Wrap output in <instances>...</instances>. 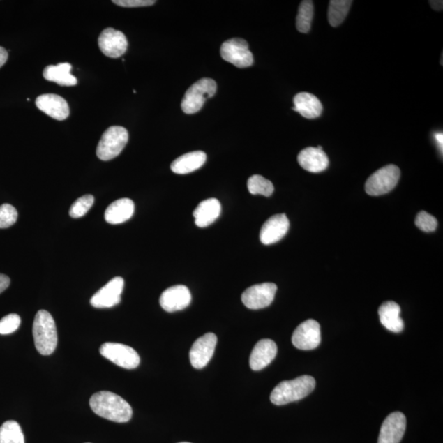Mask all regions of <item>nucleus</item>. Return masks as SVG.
<instances>
[{"label":"nucleus","mask_w":443,"mask_h":443,"mask_svg":"<svg viewBox=\"0 0 443 443\" xmlns=\"http://www.w3.org/2000/svg\"><path fill=\"white\" fill-rule=\"evenodd\" d=\"M91 408L102 418L116 423H127L133 417V409L128 402L111 391H99L90 399Z\"/></svg>","instance_id":"obj_1"},{"label":"nucleus","mask_w":443,"mask_h":443,"mask_svg":"<svg viewBox=\"0 0 443 443\" xmlns=\"http://www.w3.org/2000/svg\"><path fill=\"white\" fill-rule=\"evenodd\" d=\"M315 380L313 377L303 375L297 379L280 382L273 390L270 400L273 404L283 405L305 398L314 391Z\"/></svg>","instance_id":"obj_2"},{"label":"nucleus","mask_w":443,"mask_h":443,"mask_svg":"<svg viewBox=\"0 0 443 443\" xmlns=\"http://www.w3.org/2000/svg\"><path fill=\"white\" fill-rule=\"evenodd\" d=\"M35 346L43 356L52 354L58 344L57 329L54 320L48 311L41 310L36 315L33 329Z\"/></svg>","instance_id":"obj_3"},{"label":"nucleus","mask_w":443,"mask_h":443,"mask_svg":"<svg viewBox=\"0 0 443 443\" xmlns=\"http://www.w3.org/2000/svg\"><path fill=\"white\" fill-rule=\"evenodd\" d=\"M217 84L211 78H202L195 82L181 100V110L186 114L197 113L209 98L216 95Z\"/></svg>","instance_id":"obj_4"},{"label":"nucleus","mask_w":443,"mask_h":443,"mask_svg":"<svg viewBox=\"0 0 443 443\" xmlns=\"http://www.w3.org/2000/svg\"><path fill=\"white\" fill-rule=\"evenodd\" d=\"M129 135L128 130L113 126L105 130L98 144L96 155L100 160L109 161L119 156L128 144Z\"/></svg>","instance_id":"obj_5"},{"label":"nucleus","mask_w":443,"mask_h":443,"mask_svg":"<svg viewBox=\"0 0 443 443\" xmlns=\"http://www.w3.org/2000/svg\"><path fill=\"white\" fill-rule=\"evenodd\" d=\"M400 177V171L398 166L390 165L381 167L366 181V193L373 197L389 193L398 183Z\"/></svg>","instance_id":"obj_6"},{"label":"nucleus","mask_w":443,"mask_h":443,"mask_svg":"<svg viewBox=\"0 0 443 443\" xmlns=\"http://www.w3.org/2000/svg\"><path fill=\"white\" fill-rule=\"evenodd\" d=\"M100 352L107 360L127 370L137 368L141 362L138 353L124 344L106 343L100 347Z\"/></svg>","instance_id":"obj_7"},{"label":"nucleus","mask_w":443,"mask_h":443,"mask_svg":"<svg viewBox=\"0 0 443 443\" xmlns=\"http://www.w3.org/2000/svg\"><path fill=\"white\" fill-rule=\"evenodd\" d=\"M220 54L225 61L236 68H249L254 63L253 54L249 50L248 43L243 39L232 38L225 41L221 46Z\"/></svg>","instance_id":"obj_8"},{"label":"nucleus","mask_w":443,"mask_h":443,"mask_svg":"<svg viewBox=\"0 0 443 443\" xmlns=\"http://www.w3.org/2000/svg\"><path fill=\"white\" fill-rule=\"evenodd\" d=\"M277 290L276 284L272 283L257 284L242 293L241 301L248 309H264L272 304Z\"/></svg>","instance_id":"obj_9"},{"label":"nucleus","mask_w":443,"mask_h":443,"mask_svg":"<svg viewBox=\"0 0 443 443\" xmlns=\"http://www.w3.org/2000/svg\"><path fill=\"white\" fill-rule=\"evenodd\" d=\"M292 340L294 346L304 351L318 347L321 343L320 324L314 320L303 322L294 331Z\"/></svg>","instance_id":"obj_10"},{"label":"nucleus","mask_w":443,"mask_h":443,"mask_svg":"<svg viewBox=\"0 0 443 443\" xmlns=\"http://www.w3.org/2000/svg\"><path fill=\"white\" fill-rule=\"evenodd\" d=\"M98 43L101 52L107 57L113 59L123 56L128 47L127 37L123 32L111 27L101 32Z\"/></svg>","instance_id":"obj_11"},{"label":"nucleus","mask_w":443,"mask_h":443,"mask_svg":"<svg viewBox=\"0 0 443 443\" xmlns=\"http://www.w3.org/2000/svg\"><path fill=\"white\" fill-rule=\"evenodd\" d=\"M217 342V336L212 333H208L198 338L190 351L191 366L197 370L207 366L213 356Z\"/></svg>","instance_id":"obj_12"},{"label":"nucleus","mask_w":443,"mask_h":443,"mask_svg":"<svg viewBox=\"0 0 443 443\" xmlns=\"http://www.w3.org/2000/svg\"><path fill=\"white\" fill-rule=\"evenodd\" d=\"M123 287V278L121 277L114 278L91 297V305L98 308V309L111 308L119 305Z\"/></svg>","instance_id":"obj_13"},{"label":"nucleus","mask_w":443,"mask_h":443,"mask_svg":"<svg viewBox=\"0 0 443 443\" xmlns=\"http://www.w3.org/2000/svg\"><path fill=\"white\" fill-rule=\"evenodd\" d=\"M290 223L286 214L280 213L269 218L261 227L260 239L264 245H272L286 236Z\"/></svg>","instance_id":"obj_14"},{"label":"nucleus","mask_w":443,"mask_h":443,"mask_svg":"<svg viewBox=\"0 0 443 443\" xmlns=\"http://www.w3.org/2000/svg\"><path fill=\"white\" fill-rule=\"evenodd\" d=\"M407 428V418L402 412H393L386 418L381 427L377 443H400Z\"/></svg>","instance_id":"obj_15"},{"label":"nucleus","mask_w":443,"mask_h":443,"mask_svg":"<svg viewBox=\"0 0 443 443\" xmlns=\"http://www.w3.org/2000/svg\"><path fill=\"white\" fill-rule=\"evenodd\" d=\"M191 295L188 287L177 285L166 289L161 294L160 304L167 312L179 311L190 304Z\"/></svg>","instance_id":"obj_16"},{"label":"nucleus","mask_w":443,"mask_h":443,"mask_svg":"<svg viewBox=\"0 0 443 443\" xmlns=\"http://www.w3.org/2000/svg\"><path fill=\"white\" fill-rule=\"evenodd\" d=\"M36 105L43 113L58 121L67 119L70 114L68 102L58 95H41L37 97Z\"/></svg>","instance_id":"obj_17"},{"label":"nucleus","mask_w":443,"mask_h":443,"mask_svg":"<svg viewBox=\"0 0 443 443\" xmlns=\"http://www.w3.org/2000/svg\"><path fill=\"white\" fill-rule=\"evenodd\" d=\"M298 163L305 170L318 174L327 170L329 160L322 147H307L297 157Z\"/></svg>","instance_id":"obj_18"},{"label":"nucleus","mask_w":443,"mask_h":443,"mask_svg":"<svg viewBox=\"0 0 443 443\" xmlns=\"http://www.w3.org/2000/svg\"><path fill=\"white\" fill-rule=\"evenodd\" d=\"M277 353V345L272 340H260L255 345L250 354V366L251 370L255 371L263 370L274 360Z\"/></svg>","instance_id":"obj_19"},{"label":"nucleus","mask_w":443,"mask_h":443,"mask_svg":"<svg viewBox=\"0 0 443 443\" xmlns=\"http://www.w3.org/2000/svg\"><path fill=\"white\" fill-rule=\"evenodd\" d=\"M221 209L218 200L211 198L203 200L193 212L195 225L199 227L211 225L220 216Z\"/></svg>","instance_id":"obj_20"},{"label":"nucleus","mask_w":443,"mask_h":443,"mask_svg":"<svg viewBox=\"0 0 443 443\" xmlns=\"http://www.w3.org/2000/svg\"><path fill=\"white\" fill-rule=\"evenodd\" d=\"M135 211V204L132 200L123 198L115 200L109 205L105 213V218L110 225H120L129 220Z\"/></svg>","instance_id":"obj_21"},{"label":"nucleus","mask_w":443,"mask_h":443,"mask_svg":"<svg viewBox=\"0 0 443 443\" xmlns=\"http://www.w3.org/2000/svg\"><path fill=\"white\" fill-rule=\"evenodd\" d=\"M293 110L298 112L304 118L314 119L318 118L323 112V105L315 96L307 92H301L294 97Z\"/></svg>","instance_id":"obj_22"},{"label":"nucleus","mask_w":443,"mask_h":443,"mask_svg":"<svg viewBox=\"0 0 443 443\" xmlns=\"http://www.w3.org/2000/svg\"><path fill=\"white\" fill-rule=\"evenodd\" d=\"M380 322L391 332L399 333L404 329V322L400 318V307L394 301H386L380 307Z\"/></svg>","instance_id":"obj_23"},{"label":"nucleus","mask_w":443,"mask_h":443,"mask_svg":"<svg viewBox=\"0 0 443 443\" xmlns=\"http://www.w3.org/2000/svg\"><path fill=\"white\" fill-rule=\"evenodd\" d=\"M204 151H193L181 156L172 163L171 170L177 174H188L202 167L207 161Z\"/></svg>","instance_id":"obj_24"},{"label":"nucleus","mask_w":443,"mask_h":443,"mask_svg":"<svg viewBox=\"0 0 443 443\" xmlns=\"http://www.w3.org/2000/svg\"><path fill=\"white\" fill-rule=\"evenodd\" d=\"M72 65L62 63L50 65L43 71L45 80L59 84L63 87H73L77 84V79L71 74Z\"/></svg>","instance_id":"obj_25"},{"label":"nucleus","mask_w":443,"mask_h":443,"mask_svg":"<svg viewBox=\"0 0 443 443\" xmlns=\"http://www.w3.org/2000/svg\"><path fill=\"white\" fill-rule=\"evenodd\" d=\"M352 3V0H331L328 13V20L331 26L337 27L342 24Z\"/></svg>","instance_id":"obj_26"},{"label":"nucleus","mask_w":443,"mask_h":443,"mask_svg":"<svg viewBox=\"0 0 443 443\" xmlns=\"http://www.w3.org/2000/svg\"><path fill=\"white\" fill-rule=\"evenodd\" d=\"M314 12V3L311 0H304L301 3L296 17V27L301 33L310 31Z\"/></svg>","instance_id":"obj_27"},{"label":"nucleus","mask_w":443,"mask_h":443,"mask_svg":"<svg viewBox=\"0 0 443 443\" xmlns=\"http://www.w3.org/2000/svg\"><path fill=\"white\" fill-rule=\"evenodd\" d=\"M0 443H25L20 423L8 421L0 427Z\"/></svg>","instance_id":"obj_28"},{"label":"nucleus","mask_w":443,"mask_h":443,"mask_svg":"<svg viewBox=\"0 0 443 443\" xmlns=\"http://www.w3.org/2000/svg\"><path fill=\"white\" fill-rule=\"evenodd\" d=\"M247 188L250 194L262 195L266 197H270L274 191V186L271 181L257 174L250 177L247 181Z\"/></svg>","instance_id":"obj_29"},{"label":"nucleus","mask_w":443,"mask_h":443,"mask_svg":"<svg viewBox=\"0 0 443 443\" xmlns=\"http://www.w3.org/2000/svg\"><path fill=\"white\" fill-rule=\"evenodd\" d=\"M95 197L92 195H85L78 198L70 208L69 214L73 218H82L86 216L94 204Z\"/></svg>","instance_id":"obj_30"},{"label":"nucleus","mask_w":443,"mask_h":443,"mask_svg":"<svg viewBox=\"0 0 443 443\" xmlns=\"http://www.w3.org/2000/svg\"><path fill=\"white\" fill-rule=\"evenodd\" d=\"M17 211L13 205L3 204L0 207V230L11 227L17 220Z\"/></svg>","instance_id":"obj_31"},{"label":"nucleus","mask_w":443,"mask_h":443,"mask_svg":"<svg viewBox=\"0 0 443 443\" xmlns=\"http://www.w3.org/2000/svg\"><path fill=\"white\" fill-rule=\"evenodd\" d=\"M21 318L16 314L8 315L0 320V334H11L20 328Z\"/></svg>","instance_id":"obj_32"},{"label":"nucleus","mask_w":443,"mask_h":443,"mask_svg":"<svg viewBox=\"0 0 443 443\" xmlns=\"http://www.w3.org/2000/svg\"><path fill=\"white\" fill-rule=\"evenodd\" d=\"M416 225L423 232H432L436 230L437 221L431 214L421 211L416 218Z\"/></svg>","instance_id":"obj_33"},{"label":"nucleus","mask_w":443,"mask_h":443,"mask_svg":"<svg viewBox=\"0 0 443 443\" xmlns=\"http://www.w3.org/2000/svg\"><path fill=\"white\" fill-rule=\"evenodd\" d=\"M114 3L124 8H138L151 6L156 3L153 0H114Z\"/></svg>","instance_id":"obj_34"},{"label":"nucleus","mask_w":443,"mask_h":443,"mask_svg":"<svg viewBox=\"0 0 443 443\" xmlns=\"http://www.w3.org/2000/svg\"><path fill=\"white\" fill-rule=\"evenodd\" d=\"M10 285V278L7 275L0 273V294L6 291Z\"/></svg>","instance_id":"obj_35"},{"label":"nucleus","mask_w":443,"mask_h":443,"mask_svg":"<svg viewBox=\"0 0 443 443\" xmlns=\"http://www.w3.org/2000/svg\"><path fill=\"white\" fill-rule=\"evenodd\" d=\"M8 58V51L0 46V68L3 67L7 62Z\"/></svg>","instance_id":"obj_36"},{"label":"nucleus","mask_w":443,"mask_h":443,"mask_svg":"<svg viewBox=\"0 0 443 443\" xmlns=\"http://www.w3.org/2000/svg\"><path fill=\"white\" fill-rule=\"evenodd\" d=\"M431 7L435 9L436 11H442L443 2L440 1V0H433V1H430Z\"/></svg>","instance_id":"obj_37"},{"label":"nucleus","mask_w":443,"mask_h":443,"mask_svg":"<svg viewBox=\"0 0 443 443\" xmlns=\"http://www.w3.org/2000/svg\"><path fill=\"white\" fill-rule=\"evenodd\" d=\"M435 138L437 140V142L438 144H440L441 146V149L442 150V144H443V136H442V133H437L436 134Z\"/></svg>","instance_id":"obj_38"},{"label":"nucleus","mask_w":443,"mask_h":443,"mask_svg":"<svg viewBox=\"0 0 443 443\" xmlns=\"http://www.w3.org/2000/svg\"><path fill=\"white\" fill-rule=\"evenodd\" d=\"M179 443H190V442H179Z\"/></svg>","instance_id":"obj_39"}]
</instances>
